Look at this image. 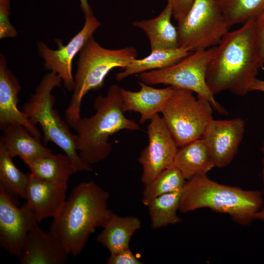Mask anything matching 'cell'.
Wrapping results in <instances>:
<instances>
[{
    "mask_svg": "<svg viewBox=\"0 0 264 264\" xmlns=\"http://www.w3.org/2000/svg\"><path fill=\"white\" fill-rule=\"evenodd\" d=\"M255 44L254 21L228 31L216 46L206 79L214 95L225 90L243 96L251 91L260 67Z\"/></svg>",
    "mask_w": 264,
    "mask_h": 264,
    "instance_id": "1",
    "label": "cell"
},
{
    "mask_svg": "<svg viewBox=\"0 0 264 264\" xmlns=\"http://www.w3.org/2000/svg\"><path fill=\"white\" fill-rule=\"evenodd\" d=\"M109 197L93 181L73 189L50 227L68 254L78 255L95 229L105 226L113 212L108 208Z\"/></svg>",
    "mask_w": 264,
    "mask_h": 264,
    "instance_id": "2",
    "label": "cell"
},
{
    "mask_svg": "<svg viewBox=\"0 0 264 264\" xmlns=\"http://www.w3.org/2000/svg\"><path fill=\"white\" fill-rule=\"evenodd\" d=\"M94 107V114L80 118L71 126L77 132L79 155L90 165L105 160L111 154L110 136L122 130L140 129L137 123L124 115L121 88L117 85H111L105 96L98 95Z\"/></svg>",
    "mask_w": 264,
    "mask_h": 264,
    "instance_id": "3",
    "label": "cell"
},
{
    "mask_svg": "<svg viewBox=\"0 0 264 264\" xmlns=\"http://www.w3.org/2000/svg\"><path fill=\"white\" fill-rule=\"evenodd\" d=\"M263 206L262 192L220 184L204 175L186 181L179 211L185 213L207 208L228 214L239 224L247 225L256 220V213Z\"/></svg>",
    "mask_w": 264,
    "mask_h": 264,
    "instance_id": "4",
    "label": "cell"
},
{
    "mask_svg": "<svg viewBox=\"0 0 264 264\" xmlns=\"http://www.w3.org/2000/svg\"><path fill=\"white\" fill-rule=\"evenodd\" d=\"M137 56V50L132 46L108 49L100 45L93 36L88 40L79 53L73 93L65 111L66 122L70 127L81 118V103L85 95L101 88L111 70L126 67Z\"/></svg>",
    "mask_w": 264,
    "mask_h": 264,
    "instance_id": "5",
    "label": "cell"
},
{
    "mask_svg": "<svg viewBox=\"0 0 264 264\" xmlns=\"http://www.w3.org/2000/svg\"><path fill=\"white\" fill-rule=\"evenodd\" d=\"M62 82L54 72L45 74L28 102L23 104L22 111L32 124L41 126L45 144L54 143L70 158L76 172H91V165L84 161L78 153L76 134L71 132L69 126L53 108L55 97L51 92Z\"/></svg>",
    "mask_w": 264,
    "mask_h": 264,
    "instance_id": "6",
    "label": "cell"
},
{
    "mask_svg": "<svg viewBox=\"0 0 264 264\" xmlns=\"http://www.w3.org/2000/svg\"><path fill=\"white\" fill-rule=\"evenodd\" d=\"M216 46L191 52L178 62L164 68L140 73V81L149 85L163 84L191 91L206 99L219 113L226 114L215 99L206 79L207 67Z\"/></svg>",
    "mask_w": 264,
    "mask_h": 264,
    "instance_id": "7",
    "label": "cell"
},
{
    "mask_svg": "<svg viewBox=\"0 0 264 264\" xmlns=\"http://www.w3.org/2000/svg\"><path fill=\"white\" fill-rule=\"evenodd\" d=\"M213 107L205 98L193 92L176 88L166 102L161 113L178 147L201 137L213 119Z\"/></svg>",
    "mask_w": 264,
    "mask_h": 264,
    "instance_id": "8",
    "label": "cell"
},
{
    "mask_svg": "<svg viewBox=\"0 0 264 264\" xmlns=\"http://www.w3.org/2000/svg\"><path fill=\"white\" fill-rule=\"evenodd\" d=\"M176 28L179 47L190 52L217 46L229 28L216 0H194Z\"/></svg>",
    "mask_w": 264,
    "mask_h": 264,
    "instance_id": "9",
    "label": "cell"
},
{
    "mask_svg": "<svg viewBox=\"0 0 264 264\" xmlns=\"http://www.w3.org/2000/svg\"><path fill=\"white\" fill-rule=\"evenodd\" d=\"M148 144L138 159L142 168L141 180L146 185L173 165L178 146L164 119L158 114L147 127Z\"/></svg>",
    "mask_w": 264,
    "mask_h": 264,
    "instance_id": "10",
    "label": "cell"
},
{
    "mask_svg": "<svg viewBox=\"0 0 264 264\" xmlns=\"http://www.w3.org/2000/svg\"><path fill=\"white\" fill-rule=\"evenodd\" d=\"M101 26L100 22L94 15L85 17V23L78 32L65 45L57 39V49L49 48L44 42L37 43L38 52L44 60V68L56 73L62 80L64 86L69 91H72L74 86L72 73V61L94 32Z\"/></svg>",
    "mask_w": 264,
    "mask_h": 264,
    "instance_id": "11",
    "label": "cell"
},
{
    "mask_svg": "<svg viewBox=\"0 0 264 264\" xmlns=\"http://www.w3.org/2000/svg\"><path fill=\"white\" fill-rule=\"evenodd\" d=\"M38 223L26 201L19 208L0 185V246L9 254L19 256L23 242L31 228Z\"/></svg>",
    "mask_w": 264,
    "mask_h": 264,
    "instance_id": "12",
    "label": "cell"
},
{
    "mask_svg": "<svg viewBox=\"0 0 264 264\" xmlns=\"http://www.w3.org/2000/svg\"><path fill=\"white\" fill-rule=\"evenodd\" d=\"M245 130V122L240 118L212 120L201 138L207 146L215 167L228 166L238 152Z\"/></svg>",
    "mask_w": 264,
    "mask_h": 264,
    "instance_id": "13",
    "label": "cell"
},
{
    "mask_svg": "<svg viewBox=\"0 0 264 264\" xmlns=\"http://www.w3.org/2000/svg\"><path fill=\"white\" fill-rule=\"evenodd\" d=\"M68 253L60 241L35 224L26 236L18 256L21 264H64Z\"/></svg>",
    "mask_w": 264,
    "mask_h": 264,
    "instance_id": "14",
    "label": "cell"
},
{
    "mask_svg": "<svg viewBox=\"0 0 264 264\" xmlns=\"http://www.w3.org/2000/svg\"><path fill=\"white\" fill-rule=\"evenodd\" d=\"M21 88L18 78L8 68L5 57L0 54V126L9 124L23 126L33 136L41 140V133L35 125L18 108Z\"/></svg>",
    "mask_w": 264,
    "mask_h": 264,
    "instance_id": "15",
    "label": "cell"
},
{
    "mask_svg": "<svg viewBox=\"0 0 264 264\" xmlns=\"http://www.w3.org/2000/svg\"><path fill=\"white\" fill-rule=\"evenodd\" d=\"M25 199L33 211L38 222L55 217L66 200L67 186L54 184L28 173Z\"/></svg>",
    "mask_w": 264,
    "mask_h": 264,
    "instance_id": "16",
    "label": "cell"
},
{
    "mask_svg": "<svg viewBox=\"0 0 264 264\" xmlns=\"http://www.w3.org/2000/svg\"><path fill=\"white\" fill-rule=\"evenodd\" d=\"M140 90L132 91L121 88L123 110L134 111L140 114V123H144L161 112L166 102L176 88L168 86L156 88L140 81Z\"/></svg>",
    "mask_w": 264,
    "mask_h": 264,
    "instance_id": "17",
    "label": "cell"
},
{
    "mask_svg": "<svg viewBox=\"0 0 264 264\" xmlns=\"http://www.w3.org/2000/svg\"><path fill=\"white\" fill-rule=\"evenodd\" d=\"M0 147L12 157H20L27 165L35 159L52 154L41 140L32 135L22 126L9 124L1 129Z\"/></svg>",
    "mask_w": 264,
    "mask_h": 264,
    "instance_id": "18",
    "label": "cell"
},
{
    "mask_svg": "<svg viewBox=\"0 0 264 264\" xmlns=\"http://www.w3.org/2000/svg\"><path fill=\"white\" fill-rule=\"evenodd\" d=\"M172 8L168 3L156 17L134 21L132 25L142 30L147 36L151 51L179 47L176 27L171 22Z\"/></svg>",
    "mask_w": 264,
    "mask_h": 264,
    "instance_id": "19",
    "label": "cell"
},
{
    "mask_svg": "<svg viewBox=\"0 0 264 264\" xmlns=\"http://www.w3.org/2000/svg\"><path fill=\"white\" fill-rule=\"evenodd\" d=\"M141 227V221L136 217H121L112 213L98 235L96 241L114 254L129 247L131 240Z\"/></svg>",
    "mask_w": 264,
    "mask_h": 264,
    "instance_id": "20",
    "label": "cell"
},
{
    "mask_svg": "<svg viewBox=\"0 0 264 264\" xmlns=\"http://www.w3.org/2000/svg\"><path fill=\"white\" fill-rule=\"evenodd\" d=\"M173 165L186 180L204 175L215 167L208 149L200 138L178 149Z\"/></svg>",
    "mask_w": 264,
    "mask_h": 264,
    "instance_id": "21",
    "label": "cell"
},
{
    "mask_svg": "<svg viewBox=\"0 0 264 264\" xmlns=\"http://www.w3.org/2000/svg\"><path fill=\"white\" fill-rule=\"evenodd\" d=\"M191 52L178 47L169 49L151 51L147 56L135 59L116 75V79L121 81L126 78L140 73L169 67L180 61Z\"/></svg>",
    "mask_w": 264,
    "mask_h": 264,
    "instance_id": "22",
    "label": "cell"
},
{
    "mask_svg": "<svg viewBox=\"0 0 264 264\" xmlns=\"http://www.w3.org/2000/svg\"><path fill=\"white\" fill-rule=\"evenodd\" d=\"M27 165L35 176L62 186H67L70 176L76 173L70 158L66 154L42 156Z\"/></svg>",
    "mask_w": 264,
    "mask_h": 264,
    "instance_id": "23",
    "label": "cell"
},
{
    "mask_svg": "<svg viewBox=\"0 0 264 264\" xmlns=\"http://www.w3.org/2000/svg\"><path fill=\"white\" fill-rule=\"evenodd\" d=\"M183 188L156 197L147 206L151 228L157 229L181 221L177 215Z\"/></svg>",
    "mask_w": 264,
    "mask_h": 264,
    "instance_id": "24",
    "label": "cell"
},
{
    "mask_svg": "<svg viewBox=\"0 0 264 264\" xmlns=\"http://www.w3.org/2000/svg\"><path fill=\"white\" fill-rule=\"evenodd\" d=\"M229 27L255 21L264 11V0H216Z\"/></svg>",
    "mask_w": 264,
    "mask_h": 264,
    "instance_id": "25",
    "label": "cell"
},
{
    "mask_svg": "<svg viewBox=\"0 0 264 264\" xmlns=\"http://www.w3.org/2000/svg\"><path fill=\"white\" fill-rule=\"evenodd\" d=\"M186 181L181 172L174 165H172L144 185L142 198L143 204L147 206L157 197L182 189Z\"/></svg>",
    "mask_w": 264,
    "mask_h": 264,
    "instance_id": "26",
    "label": "cell"
},
{
    "mask_svg": "<svg viewBox=\"0 0 264 264\" xmlns=\"http://www.w3.org/2000/svg\"><path fill=\"white\" fill-rule=\"evenodd\" d=\"M13 158L0 147V185L6 191L25 199L28 181V173H22L15 166Z\"/></svg>",
    "mask_w": 264,
    "mask_h": 264,
    "instance_id": "27",
    "label": "cell"
},
{
    "mask_svg": "<svg viewBox=\"0 0 264 264\" xmlns=\"http://www.w3.org/2000/svg\"><path fill=\"white\" fill-rule=\"evenodd\" d=\"M10 0H0V39L15 38L18 32L10 21Z\"/></svg>",
    "mask_w": 264,
    "mask_h": 264,
    "instance_id": "28",
    "label": "cell"
},
{
    "mask_svg": "<svg viewBox=\"0 0 264 264\" xmlns=\"http://www.w3.org/2000/svg\"><path fill=\"white\" fill-rule=\"evenodd\" d=\"M255 44L260 61L264 64V11L254 21Z\"/></svg>",
    "mask_w": 264,
    "mask_h": 264,
    "instance_id": "29",
    "label": "cell"
},
{
    "mask_svg": "<svg viewBox=\"0 0 264 264\" xmlns=\"http://www.w3.org/2000/svg\"><path fill=\"white\" fill-rule=\"evenodd\" d=\"M108 264H142L130 248L114 254H110L107 261Z\"/></svg>",
    "mask_w": 264,
    "mask_h": 264,
    "instance_id": "30",
    "label": "cell"
},
{
    "mask_svg": "<svg viewBox=\"0 0 264 264\" xmlns=\"http://www.w3.org/2000/svg\"><path fill=\"white\" fill-rule=\"evenodd\" d=\"M172 8L173 17L178 22L187 15L194 0H167Z\"/></svg>",
    "mask_w": 264,
    "mask_h": 264,
    "instance_id": "31",
    "label": "cell"
},
{
    "mask_svg": "<svg viewBox=\"0 0 264 264\" xmlns=\"http://www.w3.org/2000/svg\"><path fill=\"white\" fill-rule=\"evenodd\" d=\"M81 10L84 14L85 17L93 15V11L88 0H79Z\"/></svg>",
    "mask_w": 264,
    "mask_h": 264,
    "instance_id": "32",
    "label": "cell"
},
{
    "mask_svg": "<svg viewBox=\"0 0 264 264\" xmlns=\"http://www.w3.org/2000/svg\"><path fill=\"white\" fill-rule=\"evenodd\" d=\"M251 91H259L264 92V81L256 78L251 87Z\"/></svg>",
    "mask_w": 264,
    "mask_h": 264,
    "instance_id": "33",
    "label": "cell"
},
{
    "mask_svg": "<svg viewBox=\"0 0 264 264\" xmlns=\"http://www.w3.org/2000/svg\"><path fill=\"white\" fill-rule=\"evenodd\" d=\"M261 152L262 154V181L263 185V192H262L263 196L264 197V140L263 141L262 145L261 147Z\"/></svg>",
    "mask_w": 264,
    "mask_h": 264,
    "instance_id": "34",
    "label": "cell"
},
{
    "mask_svg": "<svg viewBox=\"0 0 264 264\" xmlns=\"http://www.w3.org/2000/svg\"><path fill=\"white\" fill-rule=\"evenodd\" d=\"M255 219L260 220L264 222V205L262 208L256 213Z\"/></svg>",
    "mask_w": 264,
    "mask_h": 264,
    "instance_id": "35",
    "label": "cell"
}]
</instances>
